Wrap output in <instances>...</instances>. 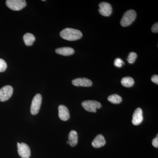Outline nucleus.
Instances as JSON below:
<instances>
[{"instance_id":"obj_1","label":"nucleus","mask_w":158,"mask_h":158,"mask_svg":"<svg viewBox=\"0 0 158 158\" xmlns=\"http://www.w3.org/2000/svg\"><path fill=\"white\" fill-rule=\"evenodd\" d=\"M61 37L65 40L74 41L81 38L83 34L79 30L67 28L62 30L60 33Z\"/></svg>"},{"instance_id":"obj_2","label":"nucleus","mask_w":158,"mask_h":158,"mask_svg":"<svg viewBox=\"0 0 158 158\" xmlns=\"http://www.w3.org/2000/svg\"><path fill=\"white\" fill-rule=\"evenodd\" d=\"M137 14L136 11L132 9L128 10L125 12L120 21V24L123 27L131 25L135 19Z\"/></svg>"},{"instance_id":"obj_3","label":"nucleus","mask_w":158,"mask_h":158,"mask_svg":"<svg viewBox=\"0 0 158 158\" xmlns=\"http://www.w3.org/2000/svg\"><path fill=\"white\" fill-rule=\"evenodd\" d=\"M82 106L85 110L90 113H96L97 109L102 107L101 104L94 100H86L82 102Z\"/></svg>"},{"instance_id":"obj_4","label":"nucleus","mask_w":158,"mask_h":158,"mask_svg":"<svg viewBox=\"0 0 158 158\" xmlns=\"http://www.w3.org/2000/svg\"><path fill=\"white\" fill-rule=\"evenodd\" d=\"M6 5L11 10L19 11L26 7L27 3L24 0H7Z\"/></svg>"},{"instance_id":"obj_5","label":"nucleus","mask_w":158,"mask_h":158,"mask_svg":"<svg viewBox=\"0 0 158 158\" xmlns=\"http://www.w3.org/2000/svg\"><path fill=\"white\" fill-rule=\"evenodd\" d=\"M42 102V96L40 94H37L32 100L31 107V112L33 115H36L39 113Z\"/></svg>"},{"instance_id":"obj_6","label":"nucleus","mask_w":158,"mask_h":158,"mask_svg":"<svg viewBox=\"0 0 158 158\" xmlns=\"http://www.w3.org/2000/svg\"><path fill=\"white\" fill-rule=\"evenodd\" d=\"M13 89L9 85L4 86L0 89V101L5 102L8 100L12 95Z\"/></svg>"},{"instance_id":"obj_7","label":"nucleus","mask_w":158,"mask_h":158,"mask_svg":"<svg viewBox=\"0 0 158 158\" xmlns=\"http://www.w3.org/2000/svg\"><path fill=\"white\" fill-rule=\"evenodd\" d=\"M18 152L22 158H29L31 156V149L27 144L24 143H18Z\"/></svg>"},{"instance_id":"obj_8","label":"nucleus","mask_w":158,"mask_h":158,"mask_svg":"<svg viewBox=\"0 0 158 158\" xmlns=\"http://www.w3.org/2000/svg\"><path fill=\"white\" fill-rule=\"evenodd\" d=\"M99 7V12L103 16H109L112 14L113 9L110 3L102 2L100 3Z\"/></svg>"},{"instance_id":"obj_9","label":"nucleus","mask_w":158,"mask_h":158,"mask_svg":"<svg viewBox=\"0 0 158 158\" xmlns=\"http://www.w3.org/2000/svg\"><path fill=\"white\" fill-rule=\"evenodd\" d=\"M143 120V111L141 108H138L133 113L132 122L134 125H139L142 123Z\"/></svg>"},{"instance_id":"obj_10","label":"nucleus","mask_w":158,"mask_h":158,"mask_svg":"<svg viewBox=\"0 0 158 158\" xmlns=\"http://www.w3.org/2000/svg\"><path fill=\"white\" fill-rule=\"evenodd\" d=\"M72 84L77 87H89L92 86V82L86 78H78L73 80Z\"/></svg>"},{"instance_id":"obj_11","label":"nucleus","mask_w":158,"mask_h":158,"mask_svg":"<svg viewBox=\"0 0 158 158\" xmlns=\"http://www.w3.org/2000/svg\"><path fill=\"white\" fill-rule=\"evenodd\" d=\"M59 116L62 121H67L70 118L69 111L68 108L64 105H61L58 108Z\"/></svg>"},{"instance_id":"obj_12","label":"nucleus","mask_w":158,"mask_h":158,"mask_svg":"<svg viewBox=\"0 0 158 158\" xmlns=\"http://www.w3.org/2000/svg\"><path fill=\"white\" fill-rule=\"evenodd\" d=\"M106 141L104 137L102 135H98L94 138L91 144L94 148H99L104 146Z\"/></svg>"},{"instance_id":"obj_13","label":"nucleus","mask_w":158,"mask_h":158,"mask_svg":"<svg viewBox=\"0 0 158 158\" xmlns=\"http://www.w3.org/2000/svg\"><path fill=\"white\" fill-rule=\"evenodd\" d=\"M74 50L72 48L62 47L56 50V52L63 56H69L74 53Z\"/></svg>"},{"instance_id":"obj_14","label":"nucleus","mask_w":158,"mask_h":158,"mask_svg":"<svg viewBox=\"0 0 158 158\" xmlns=\"http://www.w3.org/2000/svg\"><path fill=\"white\" fill-rule=\"evenodd\" d=\"M69 144L71 147L75 146L78 143V136L77 131H71L68 136Z\"/></svg>"},{"instance_id":"obj_15","label":"nucleus","mask_w":158,"mask_h":158,"mask_svg":"<svg viewBox=\"0 0 158 158\" xmlns=\"http://www.w3.org/2000/svg\"><path fill=\"white\" fill-rule=\"evenodd\" d=\"M24 42L26 45L31 46L33 45V43L35 40V37L33 34L31 33H27L23 37Z\"/></svg>"},{"instance_id":"obj_16","label":"nucleus","mask_w":158,"mask_h":158,"mask_svg":"<svg viewBox=\"0 0 158 158\" xmlns=\"http://www.w3.org/2000/svg\"><path fill=\"white\" fill-rule=\"evenodd\" d=\"M121 83L123 86L126 88H130L132 87L135 84V81L132 78L130 77H123L122 79Z\"/></svg>"},{"instance_id":"obj_17","label":"nucleus","mask_w":158,"mask_h":158,"mask_svg":"<svg viewBox=\"0 0 158 158\" xmlns=\"http://www.w3.org/2000/svg\"><path fill=\"white\" fill-rule=\"evenodd\" d=\"M108 101L114 104H118L122 101V98L118 94H114L110 95L108 98Z\"/></svg>"},{"instance_id":"obj_18","label":"nucleus","mask_w":158,"mask_h":158,"mask_svg":"<svg viewBox=\"0 0 158 158\" xmlns=\"http://www.w3.org/2000/svg\"><path fill=\"white\" fill-rule=\"evenodd\" d=\"M137 58V55L135 52H131L129 54L127 60L130 64H133Z\"/></svg>"},{"instance_id":"obj_19","label":"nucleus","mask_w":158,"mask_h":158,"mask_svg":"<svg viewBox=\"0 0 158 158\" xmlns=\"http://www.w3.org/2000/svg\"><path fill=\"white\" fill-rule=\"evenodd\" d=\"M7 63L3 59H0V72L5 71L7 69Z\"/></svg>"},{"instance_id":"obj_20","label":"nucleus","mask_w":158,"mask_h":158,"mask_svg":"<svg viewBox=\"0 0 158 158\" xmlns=\"http://www.w3.org/2000/svg\"><path fill=\"white\" fill-rule=\"evenodd\" d=\"M114 65L116 67L120 68L123 65H124V63L123 61L120 58H116L114 61Z\"/></svg>"},{"instance_id":"obj_21","label":"nucleus","mask_w":158,"mask_h":158,"mask_svg":"<svg viewBox=\"0 0 158 158\" xmlns=\"http://www.w3.org/2000/svg\"><path fill=\"white\" fill-rule=\"evenodd\" d=\"M152 144L154 147L158 148V135H157L156 138L153 139Z\"/></svg>"},{"instance_id":"obj_22","label":"nucleus","mask_w":158,"mask_h":158,"mask_svg":"<svg viewBox=\"0 0 158 158\" xmlns=\"http://www.w3.org/2000/svg\"><path fill=\"white\" fill-rule=\"evenodd\" d=\"M152 31L153 33H158V23H156L152 27Z\"/></svg>"},{"instance_id":"obj_23","label":"nucleus","mask_w":158,"mask_h":158,"mask_svg":"<svg viewBox=\"0 0 158 158\" xmlns=\"http://www.w3.org/2000/svg\"><path fill=\"white\" fill-rule=\"evenodd\" d=\"M152 81L155 84L158 85V76L157 75H154L152 76L151 78Z\"/></svg>"},{"instance_id":"obj_24","label":"nucleus","mask_w":158,"mask_h":158,"mask_svg":"<svg viewBox=\"0 0 158 158\" xmlns=\"http://www.w3.org/2000/svg\"><path fill=\"white\" fill-rule=\"evenodd\" d=\"M67 144H69V142L68 141H67Z\"/></svg>"}]
</instances>
